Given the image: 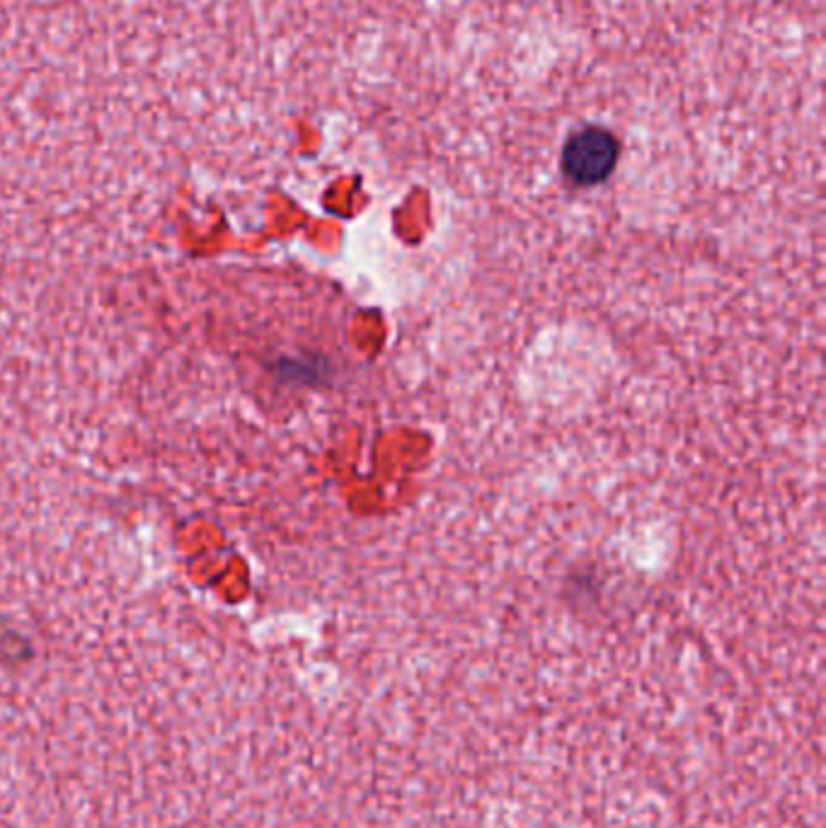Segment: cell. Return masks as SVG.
Wrapping results in <instances>:
<instances>
[{
    "instance_id": "6da1fadb",
    "label": "cell",
    "mask_w": 826,
    "mask_h": 828,
    "mask_svg": "<svg viewBox=\"0 0 826 828\" xmlns=\"http://www.w3.org/2000/svg\"><path fill=\"white\" fill-rule=\"evenodd\" d=\"M619 141L611 131L591 127L572 134L563 151V172L577 187H594L611 178L619 163Z\"/></svg>"
}]
</instances>
